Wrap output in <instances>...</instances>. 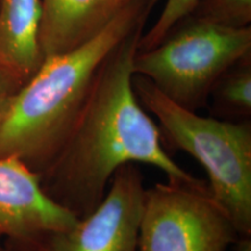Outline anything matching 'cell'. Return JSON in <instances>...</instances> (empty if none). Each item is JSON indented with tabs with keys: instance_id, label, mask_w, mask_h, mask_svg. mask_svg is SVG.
<instances>
[{
	"instance_id": "cell-13",
	"label": "cell",
	"mask_w": 251,
	"mask_h": 251,
	"mask_svg": "<svg viewBox=\"0 0 251 251\" xmlns=\"http://www.w3.org/2000/svg\"><path fill=\"white\" fill-rule=\"evenodd\" d=\"M24 81L7 68L0 65V120L15 93L24 85Z\"/></svg>"
},
{
	"instance_id": "cell-3",
	"label": "cell",
	"mask_w": 251,
	"mask_h": 251,
	"mask_svg": "<svg viewBox=\"0 0 251 251\" xmlns=\"http://www.w3.org/2000/svg\"><path fill=\"white\" fill-rule=\"evenodd\" d=\"M137 99L156 119L163 144L192 156L208 176V190L237 233L251 235V124L202 117L178 105L139 75Z\"/></svg>"
},
{
	"instance_id": "cell-12",
	"label": "cell",
	"mask_w": 251,
	"mask_h": 251,
	"mask_svg": "<svg viewBox=\"0 0 251 251\" xmlns=\"http://www.w3.org/2000/svg\"><path fill=\"white\" fill-rule=\"evenodd\" d=\"M198 2L199 0H166L153 26L141 35L139 50H147L158 45L176 26L192 13Z\"/></svg>"
},
{
	"instance_id": "cell-7",
	"label": "cell",
	"mask_w": 251,
	"mask_h": 251,
	"mask_svg": "<svg viewBox=\"0 0 251 251\" xmlns=\"http://www.w3.org/2000/svg\"><path fill=\"white\" fill-rule=\"evenodd\" d=\"M77 220L49 198L37 172L15 157H0V251H27Z\"/></svg>"
},
{
	"instance_id": "cell-10",
	"label": "cell",
	"mask_w": 251,
	"mask_h": 251,
	"mask_svg": "<svg viewBox=\"0 0 251 251\" xmlns=\"http://www.w3.org/2000/svg\"><path fill=\"white\" fill-rule=\"evenodd\" d=\"M213 117L247 121L251 117V52L231 65L213 87Z\"/></svg>"
},
{
	"instance_id": "cell-14",
	"label": "cell",
	"mask_w": 251,
	"mask_h": 251,
	"mask_svg": "<svg viewBox=\"0 0 251 251\" xmlns=\"http://www.w3.org/2000/svg\"><path fill=\"white\" fill-rule=\"evenodd\" d=\"M238 242V251H251L250 237H243Z\"/></svg>"
},
{
	"instance_id": "cell-4",
	"label": "cell",
	"mask_w": 251,
	"mask_h": 251,
	"mask_svg": "<svg viewBox=\"0 0 251 251\" xmlns=\"http://www.w3.org/2000/svg\"><path fill=\"white\" fill-rule=\"evenodd\" d=\"M251 52V27L227 28L187 17L153 48L137 50L134 75L183 107L198 112L215 83Z\"/></svg>"
},
{
	"instance_id": "cell-11",
	"label": "cell",
	"mask_w": 251,
	"mask_h": 251,
	"mask_svg": "<svg viewBox=\"0 0 251 251\" xmlns=\"http://www.w3.org/2000/svg\"><path fill=\"white\" fill-rule=\"evenodd\" d=\"M188 17L227 28H247L251 23V0H199Z\"/></svg>"
},
{
	"instance_id": "cell-1",
	"label": "cell",
	"mask_w": 251,
	"mask_h": 251,
	"mask_svg": "<svg viewBox=\"0 0 251 251\" xmlns=\"http://www.w3.org/2000/svg\"><path fill=\"white\" fill-rule=\"evenodd\" d=\"M143 31L144 21L102 62L61 147L40 174L49 198L78 219L99 205L113 175L129 163L155 166L168 180L200 181L165 151L158 126L134 91L133 61Z\"/></svg>"
},
{
	"instance_id": "cell-9",
	"label": "cell",
	"mask_w": 251,
	"mask_h": 251,
	"mask_svg": "<svg viewBox=\"0 0 251 251\" xmlns=\"http://www.w3.org/2000/svg\"><path fill=\"white\" fill-rule=\"evenodd\" d=\"M41 0H0V65L26 83L45 56L40 46Z\"/></svg>"
},
{
	"instance_id": "cell-15",
	"label": "cell",
	"mask_w": 251,
	"mask_h": 251,
	"mask_svg": "<svg viewBox=\"0 0 251 251\" xmlns=\"http://www.w3.org/2000/svg\"><path fill=\"white\" fill-rule=\"evenodd\" d=\"M117 1V4L120 6V7H122V6H125L126 4H128V2L133 1V0H115Z\"/></svg>"
},
{
	"instance_id": "cell-5",
	"label": "cell",
	"mask_w": 251,
	"mask_h": 251,
	"mask_svg": "<svg viewBox=\"0 0 251 251\" xmlns=\"http://www.w3.org/2000/svg\"><path fill=\"white\" fill-rule=\"evenodd\" d=\"M238 236L205 181L146 190L137 251H227Z\"/></svg>"
},
{
	"instance_id": "cell-2",
	"label": "cell",
	"mask_w": 251,
	"mask_h": 251,
	"mask_svg": "<svg viewBox=\"0 0 251 251\" xmlns=\"http://www.w3.org/2000/svg\"><path fill=\"white\" fill-rule=\"evenodd\" d=\"M156 0H133L93 39L47 56L12 98L0 120V157H15L41 174L55 156L85 100L100 65Z\"/></svg>"
},
{
	"instance_id": "cell-6",
	"label": "cell",
	"mask_w": 251,
	"mask_h": 251,
	"mask_svg": "<svg viewBox=\"0 0 251 251\" xmlns=\"http://www.w3.org/2000/svg\"><path fill=\"white\" fill-rule=\"evenodd\" d=\"M146 188L134 163L113 175L105 197L67 230L49 234L27 251H137Z\"/></svg>"
},
{
	"instance_id": "cell-8",
	"label": "cell",
	"mask_w": 251,
	"mask_h": 251,
	"mask_svg": "<svg viewBox=\"0 0 251 251\" xmlns=\"http://www.w3.org/2000/svg\"><path fill=\"white\" fill-rule=\"evenodd\" d=\"M40 46L45 57L93 39L121 7L115 0H41Z\"/></svg>"
}]
</instances>
